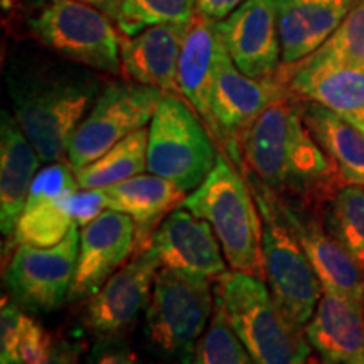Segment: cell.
Listing matches in <instances>:
<instances>
[{
  "label": "cell",
  "instance_id": "obj_1",
  "mask_svg": "<svg viewBox=\"0 0 364 364\" xmlns=\"http://www.w3.org/2000/svg\"><path fill=\"white\" fill-rule=\"evenodd\" d=\"M6 86L12 115L44 164L68 156L73 135L103 90L97 71L36 41L9 54Z\"/></svg>",
  "mask_w": 364,
  "mask_h": 364
},
{
  "label": "cell",
  "instance_id": "obj_2",
  "mask_svg": "<svg viewBox=\"0 0 364 364\" xmlns=\"http://www.w3.org/2000/svg\"><path fill=\"white\" fill-rule=\"evenodd\" d=\"M297 97L263 110L238 140V164L285 201L316 208L346 184L302 117Z\"/></svg>",
  "mask_w": 364,
  "mask_h": 364
},
{
  "label": "cell",
  "instance_id": "obj_3",
  "mask_svg": "<svg viewBox=\"0 0 364 364\" xmlns=\"http://www.w3.org/2000/svg\"><path fill=\"white\" fill-rule=\"evenodd\" d=\"M216 299L255 364H307L306 327L284 312L265 282L241 272L218 277Z\"/></svg>",
  "mask_w": 364,
  "mask_h": 364
},
{
  "label": "cell",
  "instance_id": "obj_4",
  "mask_svg": "<svg viewBox=\"0 0 364 364\" xmlns=\"http://www.w3.org/2000/svg\"><path fill=\"white\" fill-rule=\"evenodd\" d=\"M184 208L211 225L233 270L265 282L260 209L245 177L226 156L218 154L213 171L186 198Z\"/></svg>",
  "mask_w": 364,
  "mask_h": 364
},
{
  "label": "cell",
  "instance_id": "obj_5",
  "mask_svg": "<svg viewBox=\"0 0 364 364\" xmlns=\"http://www.w3.org/2000/svg\"><path fill=\"white\" fill-rule=\"evenodd\" d=\"M31 39L97 73L120 75L122 38L115 21L81 0H43L27 17Z\"/></svg>",
  "mask_w": 364,
  "mask_h": 364
},
{
  "label": "cell",
  "instance_id": "obj_6",
  "mask_svg": "<svg viewBox=\"0 0 364 364\" xmlns=\"http://www.w3.org/2000/svg\"><path fill=\"white\" fill-rule=\"evenodd\" d=\"M213 312L208 277L159 268L145 314V334L164 358L189 364Z\"/></svg>",
  "mask_w": 364,
  "mask_h": 364
},
{
  "label": "cell",
  "instance_id": "obj_7",
  "mask_svg": "<svg viewBox=\"0 0 364 364\" xmlns=\"http://www.w3.org/2000/svg\"><path fill=\"white\" fill-rule=\"evenodd\" d=\"M245 176L260 209L263 267L268 289L287 316L306 327L324 289L306 250L280 216L272 191L248 172Z\"/></svg>",
  "mask_w": 364,
  "mask_h": 364
},
{
  "label": "cell",
  "instance_id": "obj_8",
  "mask_svg": "<svg viewBox=\"0 0 364 364\" xmlns=\"http://www.w3.org/2000/svg\"><path fill=\"white\" fill-rule=\"evenodd\" d=\"M218 152L208 125L179 95L164 93L149 124L147 171L191 193L213 171Z\"/></svg>",
  "mask_w": 364,
  "mask_h": 364
},
{
  "label": "cell",
  "instance_id": "obj_9",
  "mask_svg": "<svg viewBox=\"0 0 364 364\" xmlns=\"http://www.w3.org/2000/svg\"><path fill=\"white\" fill-rule=\"evenodd\" d=\"M164 91L135 81H113L103 86L86 113L68 149V162L75 171L88 166L113 145L152 120Z\"/></svg>",
  "mask_w": 364,
  "mask_h": 364
},
{
  "label": "cell",
  "instance_id": "obj_10",
  "mask_svg": "<svg viewBox=\"0 0 364 364\" xmlns=\"http://www.w3.org/2000/svg\"><path fill=\"white\" fill-rule=\"evenodd\" d=\"M80 253V228L54 247L17 245L7 267V289L14 302L33 312H51L70 299Z\"/></svg>",
  "mask_w": 364,
  "mask_h": 364
},
{
  "label": "cell",
  "instance_id": "obj_11",
  "mask_svg": "<svg viewBox=\"0 0 364 364\" xmlns=\"http://www.w3.org/2000/svg\"><path fill=\"white\" fill-rule=\"evenodd\" d=\"M289 97H292V91L280 71L273 78H250L235 66L221 43L211 93L209 130L226 145L235 162L240 161L238 140L241 134L270 105Z\"/></svg>",
  "mask_w": 364,
  "mask_h": 364
},
{
  "label": "cell",
  "instance_id": "obj_12",
  "mask_svg": "<svg viewBox=\"0 0 364 364\" xmlns=\"http://www.w3.org/2000/svg\"><path fill=\"white\" fill-rule=\"evenodd\" d=\"M226 53L241 73L255 80L279 75L282 43L279 0H247L226 19L216 22Z\"/></svg>",
  "mask_w": 364,
  "mask_h": 364
},
{
  "label": "cell",
  "instance_id": "obj_13",
  "mask_svg": "<svg viewBox=\"0 0 364 364\" xmlns=\"http://www.w3.org/2000/svg\"><path fill=\"white\" fill-rule=\"evenodd\" d=\"M80 189L76 172L61 161L51 162L36 174L11 245L54 247L76 226L70 199Z\"/></svg>",
  "mask_w": 364,
  "mask_h": 364
},
{
  "label": "cell",
  "instance_id": "obj_14",
  "mask_svg": "<svg viewBox=\"0 0 364 364\" xmlns=\"http://www.w3.org/2000/svg\"><path fill=\"white\" fill-rule=\"evenodd\" d=\"M159 262L150 250L118 268L88 299L85 322L98 339H117L149 306Z\"/></svg>",
  "mask_w": 364,
  "mask_h": 364
},
{
  "label": "cell",
  "instance_id": "obj_15",
  "mask_svg": "<svg viewBox=\"0 0 364 364\" xmlns=\"http://www.w3.org/2000/svg\"><path fill=\"white\" fill-rule=\"evenodd\" d=\"M273 198L280 216L306 250L322 289L343 294L364 306V270L353 255L332 238L324 221L317 220L312 208L285 201L275 194Z\"/></svg>",
  "mask_w": 364,
  "mask_h": 364
},
{
  "label": "cell",
  "instance_id": "obj_16",
  "mask_svg": "<svg viewBox=\"0 0 364 364\" xmlns=\"http://www.w3.org/2000/svg\"><path fill=\"white\" fill-rule=\"evenodd\" d=\"M136 226L125 213L107 209L80 231V253L70 300L91 297L135 252Z\"/></svg>",
  "mask_w": 364,
  "mask_h": 364
},
{
  "label": "cell",
  "instance_id": "obj_17",
  "mask_svg": "<svg viewBox=\"0 0 364 364\" xmlns=\"http://www.w3.org/2000/svg\"><path fill=\"white\" fill-rule=\"evenodd\" d=\"M150 252L159 268L215 279L226 272L225 255L211 225L188 208H177L154 233Z\"/></svg>",
  "mask_w": 364,
  "mask_h": 364
},
{
  "label": "cell",
  "instance_id": "obj_18",
  "mask_svg": "<svg viewBox=\"0 0 364 364\" xmlns=\"http://www.w3.org/2000/svg\"><path fill=\"white\" fill-rule=\"evenodd\" d=\"M282 78L294 97L341 113L364 108V71L312 53L295 65H282Z\"/></svg>",
  "mask_w": 364,
  "mask_h": 364
},
{
  "label": "cell",
  "instance_id": "obj_19",
  "mask_svg": "<svg viewBox=\"0 0 364 364\" xmlns=\"http://www.w3.org/2000/svg\"><path fill=\"white\" fill-rule=\"evenodd\" d=\"M189 24H157L122 38V73L135 83L179 95L177 66Z\"/></svg>",
  "mask_w": 364,
  "mask_h": 364
},
{
  "label": "cell",
  "instance_id": "obj_20",
  "mask_svg": "<svg viewBox=\"0 0 364 364\" xmlns=\"http://www.w3.org/2000/svg\"><path fill=\"white\" fill-rule=\"evenodd\" d=\"M309 343L324 364H343L364 356V306L343 294L322 290L306 324Z\"/></svg>",
  "mask_w": 364,
  "mask_h": 364
},
{
  "label": "cell",
  "instance_id": "obj_21",
  "mask_svg": "<svg viewBox=\"0 0 364 364\" xmlns=\"http://www.w3.org/2000/svg\"><path fill=\"white\" fill-rule=\"evenodd\" d=\"M103 191L108 209L125 213L135 221V255L147 252L164 218L186 201V191L156 174H139Z\"/></svg>",
  "mask_w": 364,
  "mask_h": 364
},
{
  "label": "cell",
  "instance_id": "obj_22",
  "mask_svg": "<svg viewBox=\"0 0 364 364\" xmlns=\"http://www.w3.org/2000/svg\"><path fill=\"white\" fill-rule=\"evenodd\" d=\"M358 0H279L282 65L316 53L346 19Z\"/></svg>",
  "mask_w": 364,
  "mask_h": 364
},
{
  "label": "cell",
  "instance_id": "obj_23",
  "mask_svg": "<svg viewBox=\"0 0 364 364\" xmlns=\"http://www.w3.org/2000/svg\"><path fill=\"white\" fill-rule=\"evenodd\" d=\"M41 157L17 124L12 112L4 110L0 120V228L12 238Z\"/></svg>",
  "mask_w": 364,
  "mask_h": 364
},
{
  "label": "cell",
  "instance_id": "obj_24",
  "mask_svg": "<svg viewBox=\"0 0 364 364\" xmlns=\"http://www.w3.org/2000/svg\"><path fill=\"white\" fill-rule=\"evenodd\" d=\"M220 48L221 39L218 36L216 22L196 14L181 49L177 88L208 129L211 124V93Z\"/></svg>",
  "mask_w": 364,
  "mask_h": 364
},
{
  "label": "cell",
  "instance_id": "obj_25",
  "mask_svg": "<svg viewBox=\"0 0 364 364\" xmlns=\"http://www.w3.org/2000/svg\"><path fill=\"white\" fill-rule=\"evenodd\" d=\"M314 139L338 167L346 184L364 186V134L341 113L314 102H300Z\"/></svg>",
  "mask_w": 364,
  "mask_h": 364
},
{
  "label": "cell",
  "instance_id": "obj_26",
  "mask_svg": "<svg viewBox=\"0 0 364 364\" xmlns=\"http://www.w3.org/2000/svg\"><path fill=\"white\" fill-rule=\"evenodd\" d=\"M149 129H140L76 172L81 189H105L147 171Z\"/></svg>",
  "mask_w": 364,
  "mask_h": 364
},
{
  "label": "cell",
  "instance_id": "obj_27",
  "mask_svg": "<svg viewBox=\"0 0 364 364\" xmlns=\"http://www.w3.org/2000/svg\"><path fill=\"white\" fill-rule=\"evenodd\" d=\"M322 221L364 270V186L344 184L324 204Z\"/></svg>",
  "mask_w": 364,
  "mask_h": 364
},
{
  "label": "cell",
  "instance_id": "obj_28",
  "mask_svg": "<svg viewBox=\"0 0 364 364\" xmlns=\"http://www.w3.org/2000/svg\"><path fill=\"white\" fill-rule=\"evenodd\" d=\"M196 16V0H124L115 24L124 38L157 24H188Z\"/></svg>",
  "mask_w": 364,
  "mask_h": 364
},
{
  "label": "cell",
  "instance_id": "obj_29",
  "mask_svg": "<svg viewBox=\"0 0 364 364\" xmlns=\"http://www.w3.org/2000/svg\"><path fill=\"white\" fill-rule=\"evenodd\" d=\"M194 364H255L215 295V312L194 353Z\"/></svg>",
  "mask_w": 364,
  "mask_h": 364
},
{
  "label": "cell",
  "instance_id": "obj_30",
  "mask_svg": "<svg viewBox=\"0 0 364 364\" xmlns=\"http://www.w3.org/2000/svg\"><path fill=\"white\" fill-rule=\"evenodd\" d=\"M316 53L364 71V0H358L346 19Z\"/></svg>",
  "mask_w": 364,
  "mask_h": 364
},
{
  "label": "cell",
  "instance_id": "obj_31",
  "mask_svg": "<svg viewBox=\"0 0 364 364\" xmlns=\"http://www.w3.org/2000/svg\"><path fill=\"white\" fill-rule=\"evenodd\" d=\"M31 321L33 318L21 311L19 304L7 297L2 299V309H0V364H22V343H24Z\"/></svg>",
  "mask_w": 364,
  "mask_h": 364
},
{
  "label": "cell",
  "instance_id": "obj_32",
  "mask_svg": "<svg viewBox=\"0 0 364 364\" xmlns=\"http://www.w3.org/2000/svg\"><path fill=\"white\" fill-rule=\"evenodd\" d=\"M71 216L75 225L85 228L95 218H98L105 209H108L107 196L103 189H78L70 199Z\"/></svg>",
  "mask_w": 364,
  "mask_h": 364
},
{
  "label": "cell",
  "instance_id": "obj_33",
  "mask_svg": "<svg viewBox=\"0 0 364 364\" xmlns=\"http://www.w3.org/2000/svg\"><path fill=\"white\" fill-rule=\"evenodd\" d=\"M86 364H142L130 346L120 341H102L90 354Z\"/></svg>",
  "mask_w": 364,
  "mask_h": 364
},
{
  "label": "cell",
  "instance_id": "obj_34",
  "mask_svg": "<svg viewBox=\"0 0 364 364\" xmlns=\"http://www.w3.org/2000/svg\"><path fill=\"white\" fill-rule=\"evenodd\" d=\"M43 0H2V24L6 27L9 34L14 31H24V24L29 17V14L34 11L36 7Z\"/></svg>",
  "mask_w": 364,
  "mask_h": 364
},
{
  "label": "cell",
  "instance_id": "obj_35",
  "mask_svg": "<svg viewBox=\"0 0 364 364\" xmlns=\"http://www.w3.org/2000/svg\"><path fill=\"white\" fill-rule=\"evenodd\" d=\"M245 2L247 0H196V14L213 22H220Z\"/></svg>",
  "mask_w": 364,
  "mask_h": 364
},
{
  "label": "cell",
  "instance_id": "obj_36",
  "mask_svg": "<svg viewBox=\"0 0 364 364\" xmlns=\"http://www.w3.org/2000/svg\"><path fill=\"white\" fill-rule=\"evenodd\" d=\"M80 351L78 344H73L70 341H58L43 364H78Z\"/></svg>",
  "mask_w": 364,
  "mask_h": 364
},
{
  "label": "cell",
  "instance_id": "obj_37",
  "mask_svg": "<svg viewBox=\"0 0 364 364\" xmlns=\"http://www.w3.org/2000/svg\"><path fill=\"white\" fill-rule=\"evenodd\" d=\"M81 2L98 9L100 12L107 14V16L113 21H117V17L120 16L122 6H124V0H81Z\"/></svg>",
  "mask_w": 364,
  "mask_h": 364
},
{
  "label": "cell",
  "instance_id": "obj_38",
  "mask_svg": "<svg viewBox=\"0 0 364 364\" xmlns=\"http://www.w3.org/2000/svg\"><path fill=\"white\" fill-rule=\"evenodd\" d=\"M344 117L348 118L353 125H356L358 129L364 134V108H361V110H356V112L344 113Z\"/></svg>",
  "mask_w": 364,
  "mask_h": 364
},
{
  "label": "cell",
  "instance_id": "obj_39",
  "mask_svg": "<svg viewBox=\"0 0 364 364\" xmlns=\"http://www.w3.org/2000/svg\"><path fill=\"white\" fill-rule=\"evenodd\" d=\"M343 364H364V356H361V358H358V359H353V361L343 363Z\"/></svg>",
  "mask_w": 364,
  "mask_h": 364
},
{
  "label": "cell",
  "instance_id": "obj_40",
  "mask_svg": "<svg viewBox=\"0 0 364 364\" xmlns=\"http://www.w3.org/2000/svg\"><path fill=\"white\" fill-rule=\"evenodd\" d=\"M307 364H318V363H317V359L311 358V359H309V363H307Z\"/></svg>",
  "mask_w": 364,
  "mask_h": 364
}]
</instances>
